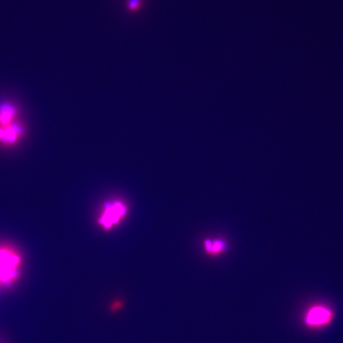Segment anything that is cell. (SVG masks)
Instances as JSON below:
<instances>
[{"mask_svg":"<svg viewBox=\"0 0 343 343\" xmlns=\"http://www.w3.org/2000/svg\"><path fill=\"white\" fill-rule=\"evenodd\" d=\"M128 211V206L121 200L106 202L98 218V224L105 230H110L126 217Z\"/></svg>","mask_w":343,"mask_h":343,"instance_id":"6da1fadb","label":"cell"},{"mask_svg":"<svg viewBox=\"0 0 343 343\" xmlns=\"http://www.w3.org/2000/svg\"><path fill=\"white\" fill-rule=\"evenodd\" d=\"M332 318V312L322 306L314 307L310 310L306 318V322L312 326H322L330 323Z\"/></svg>","mask_w":343,"mask_h":343,"instance_id":"7a4b0ae2","label":"cell"},{"mask_svg":"<svg viewBox=\"0 0 343 343\" xmlns=\"http://www.w3.org/2000/svg\"><path fill=\"white\" fill-rule=\"evenodd\" d=\"M18 262V258L10 253L0 252V278L4 281L8 280L15 274L14 268Z\"/></svg>","mask_w":343,"mask_h":343,"instance_id":"3957f363","label":"cell"},{"mask_svg":"<svg viewBox=\"0 0 343 343\" xmlns=\"http://www.w3.org/2000/svg\"><path fill=\"white\" fill-rule=\"evenodd\" d=\"M204 250L210 256H218L227 250L228 244L220 238H208L204 242Z\"/></svg>","mask_w":343,"mask_h":343,"instance_id":"277c9868","label":"cell"},{"mask_svg":"<svg viewBox=\"0 0 343 343\" xmlns=\"http://www.w3.org/2000/svg\"><path fill=\"white\" fill-rule=\"evenodd\" d=\"M144 0H124L126 11L129 14H136L144 6Z\"/></svg>","mask_w":343,"mask_h":343,"instance_id":"5b68a950","label":"cell"}]
</instances>
